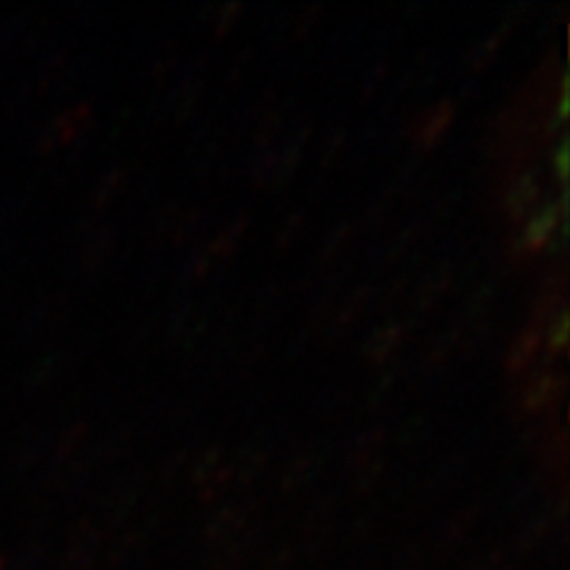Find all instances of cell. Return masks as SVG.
Listing matches in <instances>:
<instances>
[{
	"label": "cell",
	"instance_id": "1",
	"mask_svg": "<svg viewBox=\"0 0 570 570\" xmlns=\"http://www.w3.org/2000/svg\"><path fill=\"white\" fill-rule=\"evenodd\" d=\"M566 207H568V195H561V203L559 205H547L542 207L534 217L528 222L525 226V234H523V245L532 253H538L540 247L547 245V240L554 236V230L559 226V219L566 217Z\"/></svg>",
	"mask_w": 570,
	"mask_h": 570
},
{
	"label": "cell",
	"instance_id": "2",
	"mask_svg": "<svg viewBox=\"0 0 570 570\" xmlns=\"http://www.w3.org/2000/svg\"><path fill=\"white\" fill-rule=\"evenodd\" d=\"M454 119V107L450 100H442L438 105H433L428 110L416 127V138L423 148H433L435 142L442 138V134L450 129V124Z\"/></svg>",
	"mask_w": 570,
	"mask_h": 570
},
{
	"label": "cell",
	"instance_id": "3",
	"mask_svg": "<svg viewBox=\"0 0 570 570\" xmlns=\"http://www.w3.org/2000/svg\"><path fill=\"white\" fill-rule=\"evenodd\" d=\"M540 198V184H538V174H523L515 178L513 188L507 195V212L513 222H521L525 217V212L538 203Z\"/></svg>",
	"mask_w": 570,
	"mask_h": 570
},
{
	"label": "cell",
	"instance_id": "4",
	"mask_svg": "<svg viewBox=\"0 0 570 570\" xmlns=\"http://www.w3.org/2000/svg\"><path fill=\"white\" fill-rule=\"evenodd\" d=\"M561 387H563V381L559 376H554V373H542V376L532 379L523 390V397H521L523 409L532 414L542 412V409L549 406L551 400H557Z\"/></svg>",
	"mask_w": 570,
	"mask_h": 570
},
{
	"label": "cell",
	"instance_id": "5",
	"mask_svg": "<svg viewBox=\"0 0 570 570\" xmlns=\"http://www.w3.org/2000/svg\"><path fill=\"white\" fill-rule=\"evenodd\" d=\"M540 343H542V335H540L538 326L523 328L521 335L515 337V343L511 345L509 354H507V368L513 371V373L523 371L532 362V356L538 354Z\"/></svg>",
	"mask_w": 570,
	"mask_h": 570
},
{
	"label": "cell",
	"instance_id": "6",
	"mask_svg": "<svg viewBox=\"0 0 570 570\" xmlns=\"http://www.w3.org/2000/svg\"><path fill=\"white\" fill-rule=\"evenodd\" d=\"M245 226H247V219H245V217H238L236 224H230V226L224 230V234L212 243L209 255H214V257H226L228 253H234L236 245L240 243V238H243V234H245Z\"/></svg>",
	"mask_w": 570,
	"mask_h": 570
},
{
	"label": "cell",
	"instance_id": "7",
	"mask_svg": "<svg viewBox=\"0 0 570 570\" xmlns=\"http://www.w3.org/2000/svg\"><path fill=\"white\" fill-rule=\"evenodd\" d=\"M570 337V316L566 309H561L557 316L549 318V333H547V350L557 354L566 347Z\"/></svg>",
	"mask_w": 570,
	"mask_h": 570
},
{
	"label": "cell",
	"instance_id": "8",
	"mask_svg": "<svg viewBox=\"0 0 570 570\" xmlns=\"http://www.w3.org/2000/svg\"><path fill=\"white\" fill-rule=\"evenodd\" d=\"M402 341V328L400 326H390V328H383L376 337H373L371 345H368V356L371 360H385L387 354L395 352V347L400 345Z\"/></svg>",
	"mask_w": 570,
	"mask_h": 570
},
{
	"label": "cell",
	"instance_id": "9",
	"mask_svg": "<svg viewBox=\"0 0 570 570\" xmlns=\"http://www.w3.org/2000/svg\"><path fill=\"white\" fill-rule=\"evenodd\" d=\"M551 167L559 174L561 181L568 178V169H570V153H568V138H561V142L557 146L554 155H551Z\"/></svg>",
	"mask_w": 570,
	"mask_h": 570
},
{
	"label": "cell",
	"instance_id": "10",
	"mask_svg": "<svg viewBox=\"0 0 570 570\" xmlns=\"http://www.w3.org/2000/svg\"><path fill=\"white\" fill-rule=\"evenodd\" d=\"M121 186V171L119 169H115L110 176L105 178V184H102V188H100V195H98V203L102 205L107 198H110L112 193H117V188Z\"/></svg>",
	"mask_w": 570,
	"mask_h": 570
},
{
	"label": "cell",
	"instance_id": "11",
	"mask_svg": "<svg viewBox=\"0 0 570 570\" xmlns=\"http://www.w3.org/2000/svg\"><path fill=\"white\" fill-rule=\"evenodd\" d=\"M243 6L240 3H230V6H226L224 10H222V20H219V33H224L230 24H234V17H236V12L240 10Z\"/></svg>",
	"mask_w": 570,
	"mask_h": 570
}]
</instances>
